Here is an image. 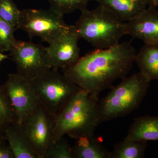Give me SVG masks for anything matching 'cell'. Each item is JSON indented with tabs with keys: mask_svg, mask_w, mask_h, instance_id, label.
<instances>
[{
	"mask_svg": "<svg viewBox=\"0 0 158 158\" xmlns=\"http://www.w3.org/2000/svg\"><path fill=\"white\" fill-rule=\"evenodd\" d=\"M5 135L15 158H38L23 131L21 125L15 123L6 130Z\"/></svg>",
	"mask_w": 158,
	"mask_h": 158,
	"instance_id": "14",
	"label": "cell"
},
{
	"mask_svg": "<svg viewBox=\"0 0 158 158\" xmlns=\"http://www.w3.org/2000/svg\"><path fill=\"white\" fill-rule=\"evenodd\" d=\"M0 1H1V0H0Z\"/></svg>",
	"mask_w": 158,
	"mask_h": 158,
	"instance_id": "27",
	"label": "cell"
},
{
	"mask_svg": "<svg viewBox=\"0 0 158 158\" xmlns=\"http://www.w3.org/2000/svg\"><path fill=\"white\" fill-rule=\"evenodd\" d=\"M98 94L81 89L55 116L52 141L67 135L74 139L94 137L98 121Z\"/></svg>",
	"mask_w": 158,
	"mask_h": 158,
	"instance_id": "2",
	"label": "cell"
},
{
	"mask_svg": "<svg viewBox=\"0 0 158 158\" xmlns=\"http://www.w3.org/2000/svg\"><path fill=\"white\" fill-rule=\"evenodd\" d=\"M0 158H15L9 144L6 143L0 145Z\"/></svg>",
	"mask_w": 158,
	"mask_h": 158,
	"instance_id": "23",
	"label": "cell"
},
{
	"mask_svg": "<svg viewBox=\"0 0 158 158\" xmlns=\"http://www.w3.org/2000/svg\"><path fill=\"white\" fill-rule=\"evenodd\" d=\"M17 73L32 81L50 70L45 47L40 44L16 40L10 51Z\"/></svg>",
	"mask_w": 158,
	"mask_h": 158,
	"instance_id": "7",
	"label": "cell"
},
{
	"mask_svg": "<svg viewBox=\"0 0 158 158\" xmlns=\"http://www.w3.org/2000/svg\"><path fill=\"white\" fill-rule=\"evenodd\" d=\"M137 53L131 41L106 49H95L62 73L82 90L99 94L115 81L125 77L132 67Z\"/></svg>",
	"mask_w": 158,
	"mask_h": 158,
	"instance_id": "1",
	"label": "cell"
},
{
	"mask_svg": "<svg viewBox=\"0 0 158 158\" xmlns=\"http://www.w3.org/2000/svg\"><path fill=\"white\" fill-rule=\"evenodd\" d=\"M149 4H152L156 7H158V0H149Z\"/></svg>",
	"mask_w": 158,
	"mask_h": 158,
	"instance_id": "26",
	"label": "cell"
},
{
	"mask_svg": "<svg viewBox=\"0 0 158 158\" xmlns=\"http://www.w3.org/2000/svg\"><path fill=\"white\" fill-rule=\"evenodd\" d=\"M147 148V142L124 139L114 145L110 158H144Z\"/></svg>",
	"mask_w": 158,
	"mask_h": 158,
	"instance_id": "17",
	"label": "cell"
},
{
	"mask_svg": "<svg viewBox=\"0 0 158 158\" xmlns=\"http://www.w3.org/2000/svg\"><path fill=\"white\" fill-rule=\"evenodd\" d=\"M4 86L21 124L40 105L32 81L17 73L9 74Z\"/></svg>",
	"mask_w": 158,
	"mask_h": 158,
	"instance_id": "9",
	"label": "cell"
},
{
	"mask_svg": "<svg viewBox=\"0 0 158 158\" xmlns=\"http://www.w3.org/2000/svg\"><path fill=\"white\" fill-rule=\"evenodd\" d=\"M93 0H48L50 9L63 15L67 13L87 8L88 3Z\"/></svg>",
	"mask_w": 158,
	"mask_h": 158,
	"instance_id": "19",
	"label": "cell"
},
{
	"mask_svg": "<svg viewBox=\"0 0 158 158\" xmlns=\"http://www.w3.org/2000/svg\"><path fill=\"white\" fill-rule=\"evenodd\" d=\"M6 141L7 140L5 135L3 133H0V145L6 143Z\"/></svg>",
	"mask_w": 158,
	"mask_h": 158,
	"instance_id": "24",
	"label": "cell"
},
{
	"mask_svg": "<svg viewBox=\"0 0 158 158\" xmlns=\"http://www.w3.org/2000/svg\"><path fill=\"white\" fill-rule=\"evenodd\" d=\"M17 122V117L4 85H0V133Z\"/></svg>",
	"mask_w": 158,
	"mask_h": 158,
	"instance_id": "18",
	"label": "cell"
},
{
	"mask_svg": "<svg viewBox=\"0 0 158 158\" xmlns=\"http://www.w3.org/2000/svg\"><path fill=\"white\" fill-rule=\"evenodd\" d=\"M107 9L123 22H127L141 14L147 8L149 0H93Z\"/></svg>",
	"mask_w": 158,
	"mask_h": 158,
	"instance_id": "12",
	"label": "cell"
},
{
	"mask_svg": "<svg viewBox=\"0 0 158 158\" xmlns=\"http://www.w3.org/2000/svg\"><path fill=\"white\" fill-rule=\"evenodd\" d=\"M21 11L12 0L0 1V17L16 28L19 23Z\"/></svg>",
	"mask_w": 158,
	"mask_h": 158,
	"instance_id": "21",
	"label": "cell"
},
{
	"mask_svg": "<svg viewBox=\"0 0 158 158\" xmlns=\"http://www.w3.org/2000/svg\"><path fill=\"white\" fill-rule=\"evenodd\" d=\"M81 11L75 27L80 39L89 42L96 49L110 48L117 45L126 34V22L107 9L98 5L95 9Z\"/></svg>",
	"mask_w": 158,
	"mask_h": 158,
	"instance_id": "4",
	"label": "cell"
},
{
	"mask_svg": "<svg viewBox=\"0 0 158 158\" xmlns=\"http://www.w3.org/2000/svg\"><path fill=\"white\" fill-rule=\"evenodd\" d=\"M132 141H158V116H144L135 118L124 138Z\"/></svg>",
	"mask_w": 158,
	"mask_h": 158,
	"instance_id": "13",
	"label": "cell"
},
{
	"mask_svg": "<svg viewBox=\"0 0 158 158\" xmlns=\"http://www.w3.org/2000/svg\"><path fill=\"white\" fill-rule=\"evenodd\" d=\"M151 81L140 72L126 77L98 104L99 124L123 117L140 106L147 94Z\"/></svg>",
	"mask_w": 158,
	"mask_h": 158,
	"instance_id": "3",
	"label": "cell"
},
{
	"mask_svg": "<svg viewBox=\"0 0 158 158\" xmlns=\"http://www.w3.org/2000/svg\"><path fill=\"white\" fill-rule=\"evenodd\" d=\"M74 25H70L62 36L45 47L47 62L52 69H64L73 65L81 58L78 40Z\"/></svg>",
	"mask_w": 158,
	"mask_h": 158,
	"instance_id": "10",
	"label": "cell"
},
{
	"mask_svg": "<svg viewBox=\"0 0 158 158\" xmlns=\"http://www.w3.org/2000/svg\"><path fill=\"white\" fill-rule=\"evenodd\" d=\"M15 27L0 17V50L10 52L16 39L14 37Z\"/></svg>",
	"mask_w": 158,
	"mask_h": 158,
	"instance_id": "22",
	"label": "cell"
},
{
	"mask_svg": "<svg viewBox=\"0 0 158 158\" xmlns=\"http://www.w3.org/2000/svg\"><path fill=\"white\" fill-rule=\"evenodd\" d=\"M135 62L146 78L158 80V44H144L136 53Z\"/></svg>",
	"mask_w": 158,
	"mask_h": 158,
	"instance_id": "15",
	"label": "cell"
},
{
	"mask_svg": "<svg viewBox=\"0 0 158 158\" xmlns=\"http://www.w3.org/2000/svg\"><path fill=\"white\" fill-rule=\"evenodd\" d=\"M21 125L31 148L38 158H44L48 147L52 140L55 116L50 114L40 104Z\"/></svg>",
	"mask_w": 158,
	"mask_h": 158,
	"instance_id": "8",
	"label": "cell"
},
{
	"mask_svg": "<svg viewBox=\"0 0 158 158\" xmlns=\"http://www.w3.org/2000/svg\"><path fill=\"white\" fill-rule=\"evenodd\" d=\"M63 15L50 9H23L16 29L24 31L31 38L38 37L49 44L62 36L70 27Z\"/></svg>",
	"mask_w": 158,
	"mask_h": 158,
	"instance_id": "6",
	"label": "cell"
},
{
	"mask_svg": "<svg viewBox=\"0 0 158 158\" xmlns=\"http://www.w3.org/2000/svg\"><path fill=\"white\" fill-rule=\"evenodd\" d=\"M44 158H73L72 147L64 136L52 141L48 147Z\"/></svg>",
	"mask_w": 158,
	"mask_h": 158,
	"instance_id": "20",
	"label": "cell"
},
{
	"mask_svg": "<svg viewBox=\"0 0 158 158\" xmlns=\"http://www.w3.org/2000/svg\"><path fill=\"white\" fill-rule=\"evenodd\" d=\"M72 147L73 158H110L107 150L94 137H84L76 139Z\"/></svg>",
	"mask_w": 158,
	"mask_h": 158,
	"instance_id": "16",
	"label": "cell"
},
{
	"mask_svg": "<svg viewBox=\"0 0 158 158\" xmlns=\"http://www.w3.org/2000/svg\"><path fill=\"white\" fill-rule=\"evenodd\" d=\"M31 81L40 104L54 116L65 107L81 89L58 69H51Z\"/></svg>",
	"mask_w": 158,
	"mask_h": 158,
	"instance_id": "5",
	"label": "cell"
},
{
	"mask_svg": "<svg viewBox=\"0 0 158 158\" xmlns=\"http://www.w3.org/2000/svg\"><path fill=\"white\" fill-rule=\"evenodd\" d=\"M126 34L144 44H158V11L149 4L138 16L126 22Z\"/></svg>",
	"mask_w": 158,
	"mask_h": 158,
	"instance_id": "11",
	"label": "cell"
},
{
	"mask_svg": "<svg viewBox=\"0 0 158 158\" xmlns=\"http://www.w3.org/2000/svg\"></svg>",
	"mask_w": 158,
	"mask_h": 158,
	"instance_id": "28",
	"label": "cell"
},
{
	"mask_svg": "<svg viewBox=\"0 0 158 158\" xmlns=\"http://www.w3.org/2000/svg\"><path fill=\"white\" fill-rule=\"evenodd\" d=\"M8 58V56L3 54L0 50V62Z\"/></svg>",
	"mask_w": 158,
	"mask_h": 158,
	"instance_id": "25",
	"label": "cell"
}]
</instances>
